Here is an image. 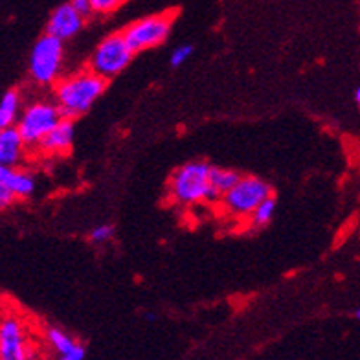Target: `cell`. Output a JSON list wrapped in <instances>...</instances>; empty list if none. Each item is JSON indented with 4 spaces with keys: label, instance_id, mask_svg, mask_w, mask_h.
<instances>
[{
    "label": "cell",
    "instance_id": "8992f818",
    "mask_svg": "<svg viewBox=\"0 0 360 360\" xmlns=\"http://www.w3.org/2000/svg\"><path fill=\"white\" fill-rule=\"evenodd\" d=\"M65 118L57 103H48V101H39V103L30 105L22 112V116L17 122V129L22 134L24 142L30 147H37L44 136H46L61 120Z\"/></svg>",
    "mask_w": 360,
    "mask_h": 360
},
{
    "label": "cell",
    "instance_id": "7402d4cb",
    "mask_svg": "<svg viewBox=\"0 0 360 360\" xmlns=\"http://www.w3.org/2000/svg\"><path fill=\"white\" fill-rule=\"evenodd\" d=\"M355 316L359 318V320H360V309H359V311H356V313H355Z\"/></svg>",
    "mask_w": 360,
    "mask_h": 360
},
{
    "label": "cell",
    "instance_id": "6da1fadb",
    "mask_svg": "<svg viewBox=\"0 0 360 360\" xmlns=\"http://www.w3.org/2000/svg\"><path fill=\"white\" fill-rule=\"evenodd\" d=\"M107 79L94 70H81L56 83V100L65 118L76 120L103 94Z\"/></svg>",
    "mask_w": 360,
    "mask_h": 360
},
{
    "label": "cell",
    "instance_id": "52a82bcc",
    "mask_svg": "<svg viewBox=\"0 0 360 360\" xmlns=\"http://www.w3.org/2000/svg\"><path fill=\"white\" fill-rule=\"evenodd\" d=\"M171 24H173V15H151L131 24L124 30V35L134 53L143 52L166 41L171 32Z\"/></svg>",
    "mask_w": 360,
    "mask_h": 360
},
{
    "label": "cell",
    "instance_id": "4fadbf2b",
    "mask_svg": "<svg viewBox=\"0 0 360 360\" xmlns=\"http://www.w3.org/2000/svg\"><path fill=\"white\" fill-rule=\"evenodd\" d=\"M74 140V120L63 118L56 127L46 134L39 143V149L48 155H57V153H65L72 146Z\"/></svg>",
    "mask_w": 360,
    "mask_h": 360
},
{
    "label": "cell",
    "instance_id": "5b68a950",
    "mask_svg": "<svg viewBox=\"0 0 360 360\" xmlns=\"http://www.w3.org/2000/svg\"><path fill=\"white\" fill-rule=\"evenodd\" d=\"M270 195L272 190L265 180L256 176H241L232 190L221 197V204L226 210V214L233 217H250L257 204L263 202Z\"/></svg>",
    "mask_w": 360,
    "mask_h": 360
},
{
    "label": "cell",
    "instance_id": "ffe728a7",
    "mask_svg": "<svg viewBox=\"0 0 360 360\" xmlns=\"http://www.w3.org/2000/svg\"><path fill=\"white\" fill-rule=\"evenodd\" d=\"M70 4L74 6L85 19H89L90 15L96 13L94 6H92V0H70Z\"/></svg>",
    "mask_w": 360,
    "mask_h": 360
},
{
    "label": "cell",
    "instance_id": "d6986e66",
    "mask_svg": "<svg viewBox=\"0 0 360 360\" xmlns=\"http://www.w3.org/2000/svg\"><path fill=\"white\" fill-rule=\"evenodd\" d=\"M112 236H114V228L110 226V224H101V226L94 228V230L90 232V241L105 243V241H109Z\"/></svg>",
    "mask_w": 360,
    "mask_h": 360
},
{
    "label": "cell",
    "instance_id": "30bf717a",
    "mask_svg": "<svg viewBox=\"0 0 360 360\" xmlns=\"http://www.w3.org/2000/svg\"><path fill=\"white\" fill-rule=\"evenodd\" d=\"M0 186L10 190L17 199H26L34 193L35 179L28 171L15 166H0Z\"/></svg>",
    "mask_w": 360,
    "mask_h": 360
},
{
    "label": "cell",
    "instance_id": "9a60e30c",
    "mask_svg": "<svg viewBox=\"0 0 360 360\" xmlns=\"http://www.w3.org/2000/svg\"><path fill=\"white\" fill-rule=\"evenodd\" d=\"M210 180H212V186L215 188L221 197H223L226 191H230L233 186L241 180V175L233 169H221V167L212 166V171H210Z\"/></svg>",
    "mask_w": 360,
    "mask_h": 360
},
{
    "label": "cell",
    "instance_id": "2e32d148",
    "mask_svg": "<svg viewBox=\"0 0 360 360\" xmlns=\"http://www.w3.org/2000/svg\"><path fill=\"white\" fill-rule=\"evenodd\" d=\"M276 212V199L270 195L263 202L257 204V208L252 212L250 224L252 226H265L270 223V219L274 217Z\"/></svg>",
    "mask_w": 360,
    "mask_h": 360
},
{
    "label": "cell",
    "instance_id": "3957f363",
    "mask_svg": "<svg viewBox=\"0 0 360 360\" xmlns=\"http://www.w3.org/2000/svg\"><path fill=\"white\" fill-rule=\"evenodd\" d=\"M65 41L44 34L37 39V43L30 53V76L39 85H53L61 74Z\"/></svg>",
    "mask_w": 360,
    "mask_h": 360
},
{
    "label": "cell",
    "instance_id": "44dd1931",
    "mask_svg": "<svg viewBox=\"0 0 360 360\" xmlns=\"http://www.w3.org/2000/svg\"><path fill=\"white\" fill-rule=\"evenodd\" d=\"M355 101L359 103V107H360V86L356 89V92H355Z\"/></svg>",
    "mask_w": 360,
    "mask_h": 360
},
{
    "label": "cell",
    "instance_id": "ac0fdd59",
    "mask_svg": "<svg viewBox=\"0 0 360 360\" xmlns=\"http://www.w3.org/2000/svg\"><path fill=\"white\" fill-rule=\"evenodd\" d=\"M124 2L125 0H92V6H94L96 13L107 15L110 13V11L118 10Z\"/></svg>",
    "mask_w": 360,
    "mask_h": 360
},
{
    "label": "cell",
    "instance_id": "e0dca14e",
    "mask_svg": "<svg viewBox=\"0 0 360 360\" xmlns=\"http://www.w3.org/2000/svg\"><path fill=\"white\" fill-rule=\"evenodd\" d=\"M191 53H193V46L191 44H182V46L175 48L173 53H171V67L179 68L180 65H184L190 59Z\"/></svg>",
    "mask_w": 360,
    "mask_h": 360
},
{
    "label": "cell",
    "instance_id": "9c48e42d",
    "mask_svg": "<svg viewBox=\"0 0 360 360\" xmlns=\"http://www.w3.org/2000/svg\"><path fill=\"white\" fill-rule=\"evenodd\" d=\"M85 20V17L70 2H67V4L57 6L56 10L50 13V19H48L46 24V34L59 37L61 41H67V39H72L74 35L79 34Z\"/></svg>",
    "mask_w": 360,
    "mask_h": 360
},
{
    "label": "cell",
    "instance_id": "8fae6325",
    "mask_svg": "<svg viewBox=\"0 0 360 360\" xmlns=\"http://www.w3.org/2000/svg\"><path fill=\"white\" fill-rule=\"evenodd\" d=\"M46 340L57 356L63 360H83L86 356L85 346L77 342L76 338H72L68 333L57 329V327H50L46 331Z\"/></svg>",
    "mask_w": 360,
    "mask_h": 360
},
{
    "label": "cell",
    "instance_id": "277c9868",
    "mask_svg": "<svg viewBox=\"0 0 360 360\" xmlns=\"http://www.w3.org/2000/svg\"><path fill=\"white\" fill-rule=\"evenodd\" d=\"M134 56V50L129 46L124 32L122 34H112L105 37L98 48L94 50L89 61V68L100 74L105 79L118 76L120 72L127 67Z\"/></svg>",
    "mask_w": 360,
    "mask_h": 360
},
{
    "label": "cell",
    "instance_id": "ba28073f",
    "mask_svg": "<svg viewBox=\"0 0 360 360\" xmlns=\"http://www.w3.org/2000/svg\"><path fill=\"white\" fill-rule=\"evenodd\" d=\"M32 347L26 327L17 316H4L0 323V359L24 360L30 359Z\"/></svg>",
    "mask_w": 360,
    "mask_h": 360
},
{
    "label": "cell",
    "instance_id": "7c38bea8",
    "mask_svg": "<svg viewBox=\"0 0 360 360\" xmlns=\"http://www.w3.org/2000/svg\"><path fill=\"white\" fill-rule=\"evenodd\" d=\"M24 147L26 142L17 125L0 129V166H17L24 155Z\"/></svg>",
    "mask_w": 360,
    "mask_h": 360
},
{
    "label": "cell",
    "instance_id": "5bb4252c",
    "mask_svg": "<svg viewBox=\"0 0 360 360\" xmlns=\"http://www.w3.org/2000/svg\"><path fill=\"white\" fill-rule=\"evenodd\" d=\"M20 110V92L19 90H8L0 101V129L11 127L19 122Z\"/></svg>",
    "mask_w": 360,
    "mask_h": 360
},
{
    "label": "cell",
    "instance_id": "7a4b0ae2",
    "mask_svg": "<svg viewBox=\"0 0 360 360\" xmlns=\"http://www.w3.org/2000/svg\"><path fill=\"white\" fill-rule=\"evenodd\" d=\"M212 166L206 162H190L179 167L169 180V195L180 204L217 202L221 195L210 180Z\"/></svg>",
    "mask_w": 360,
    "mask_h": 360
}]
</instances>
